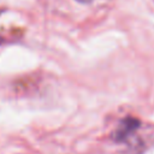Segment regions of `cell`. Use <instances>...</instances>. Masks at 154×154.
<instances>
[{"label": "cell", "mask_w": 154, "mask_h": 154, "mask_svg": "<svg viewBox=\"0 0 154 154\" xmlns=\"http://www.w3.org/2000/svg\"><path fill=\"white\" fill-rule=\"evenodd\" d=\"M140 126V120L136 119V118H132V117H126L124 118L119 126L117 128L116 132L113 134V138L116 141H124L126 140L137 128Z\"/></svg>", "instance_id": "cell-1"}, {"label": "cell", "mask_w": 154, "mask_h": 154, "mask_svg": "<svg viewBox=\"0 0 154 154\" xmlns=\"http://www.w3.org/2000/svg\"><path fill=\"white\" fill-rule=\"evenodd\" d=\"M78 2H82V4H89V2H91V1H94V0H77Z\"/></svg>", "instance_id": "cell-2"}, {"label": "cell", "mask_w": 154, "mask_h": 154, "mask_svg": "<svg viewBox=\"0 0 154 154\" xmlns=\"http://www.w3.org/2000/svg\"><path fill=\"white\" fill-rule=\"evenodd\" d=\"M2 43H4V38L0 37V45H2Z\"/></svg>", "instance_id": "cell-3"}]
</instances>
